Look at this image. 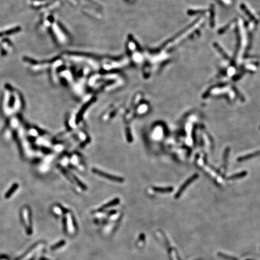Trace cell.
<instances>
[{
    "mask_svg": "<svg viewBox=\"0 0 260 260\" xmlns=\"http://www.w3.org/2000/svg\"><path fill=\"white\" fill-rule=\"evenodd\" d=\"M126 134H127V139H128V141L129 142H132V136H131V132H130V129H128V128H127L126 129Z\"/></svg>",
    "mask_w": 260,
    "mask_h": 260,
    "instance_id": "8fae6325",
    "label": "cell"
},
{
    "mask_svg": "<svg viewBox=\"0 0 260 260\" xmlns=\"http://www.w3.org/2000/svg\"><path fill=\"white\" fill-rule=\"evenodd\" d=\"M259 155H260V150L254 152H252V153H250V154H248L246 155L240 157L238 158L237 161L239 162H242L248 160H250L252 158L256 157H258Z\"/></svg>",
    "mask_w": 260,
    "mask_h": 260,
    "instance_id": "3957f363",
    "label": "cell"
},
{
    "mask_svg": "<svg viewBox=\"0 0 260 260\" xmlns=\"http://www.w3.org/2000/svg\"><path fill=\"white\" fill-rule=\"evenodd\" d=\"M92 172L94 173H95V174L99 175V176H101L102 177L108 179H110V180H111V181H113L122 183V182H123L124 181V179L122 178H121V177L109 175V174H108V173H105V172H104L103 171H101V170H99L96 169H95V168L92 169Z\"/></svg>",
    "mask_w": 260,
    "mask_h": 260,
    "instance_id": "6da1fadb",
    "label": "cell"
},
{
    "mask_svg": "<svg viewBox=\"0 0 260 260\" xmlns=\"http://www.w3.org/2000/svg\"><path fill=\"white\" fill-rule=\"evenodd\" d=\"M153 190L154 191H157V192H160V193H168V192H171L173 191V189L172 187H153Z\"/></svg>",
    "mask_w": 260,
    "mask_h": 260,
    "instance_id": "52a82bcc",
    "label": "cell"
},
{
    "mask_svg": "<svg viewBox=\"0 0 260 260\" xmlns=\"http://www.w3.org/2000/svg\"><path fill=\"white\" fill-rule=\"evenodd\" d=\"M119 199H114V200H113V201H112L111 202H110L109 203H108V204H107L104 205L103 206V209L106 208H109V207H110V206H113V205H115L119 203Z\"/></svg>",
    "mask_w": 260,
    "mask_h": 260,
    "instance_id": "9c48e42d",
    "label": "cell"
},
{
    "mask_svg": "<svg viewBox=\"0 0 260 260\" xmlns=\"http://www.w3.org/2000/svg\"><path fill=\"white\" fill-rule=\"evenodd\" d=\"M259 129H260V126H259Z\"/></svg>",
    "mask_w": 260,
    "mask_h": 260,
    "instance_id": "7c38bea8",
    "label": "cell"
},
{
    "mask_svg": "<svg viewBox=\"0 0 260 260\" xmlns=\"http://www.w3.org/2000/svg\"><path fill=\"white\" fill-rule=\"evenodd\" d=\"M17 187H18V186H17V185H16V184L13 185V187H12V189H11L8 191V193H7V195H6L5 196H6L7 198V197H9L10 196H11V195L13 193L12 192L16 189Z\"/></svg>",
    "mask_w": 260,
    "mask_h": 260,
    "instance_id": "30bf717a",
    "label": "cell"
},
{
    "mask_svg": "<svg viewBox=\"0 0 260 260\" xmlns=\"http://www.w3.org/2000/svg\"><path fill=\"white\" fill-rule=\"evenodd\" d=\"M246 175H247V172L243 171L242 172H239L238 173H236V174L232 175L229 177L228 178V180H235V179H237L239 178H243L245 176H246Z\"/></svg>",
    "mask_w": 260,
    "mask_h": 260,
    "instance_id": "277c9868",
    "label": "cell"
},
{
    "mask_svg": "<svg viewBox=\"0 0 260 260\" xmlns=\"http://www.w3.org/2000/svg\"><path fill=\"white\" fill-rule=\"evenodd\" d=\"M199 177V175L198 174H197V173H195V174H194L193 175H192L191 177H190L187 180V181L181 186V187H180V189H179V190L177 191V194L175 195V198L176 199H178V198H179L180 196H181V195H182V193L185 191V190L186 189V188L187 187L192 183V182H193L194 181H195V180L198 178Z\"/></svg>",
    "mask_w": 260,
    "mask_h": 260,
    "instance_id": "7a4b0ae2",
    "label": "cell"
},
{
    "mask_svg": "<svg viewBox=\"0 0 260 260\" xmlns=\"http://www.w3.org/2000/svg\"><path fill=\"white\" fill-rule=\"evenodd\" d=\"M229 151H230V148L229 147H228V148H226L225 149V152H224V155H223V168H224L225 169L226 168V166H227L228 159V157H229Z\"/></svg>",
    "mask_w": 260,
    "mask_h": 260,
    "instance_id": "8992f818",
    "label": "cell"
},
{
    "mask_svg": "<svg viewBox=\"0 0 260 260\" xmlns=\"http://www.w3.org/2000/svg\"><path fill=\"white\" fill-rule=\"evenodd\" d=\"M218 255L219 257H221L224 259H226L228 260H238V259L234 257H232V256H229L228 255H226L223 254V253L222 252H219L218 253Z\"/></svg>",
    "mask_w": 260,
    "mask_h": 260,
    "instance_id": "ba28073f",
    "label": "cell"
},
{
    "mask_svg": "<svg viewBox=\"0 0 260 260\" xmlns=\"http://www.w3.org/2000/svg\"><path fill=\"white\" fill-rule=\"evenodd\" d=\"M92 101H93V100H92V101H90L89 103H88V104H86V105L83 107L82 108V109L80 110V111L79 112L78 115V116H77V122H78L79 121H80L81 119V117H83V114H84V113L85 112V110H86V109H88V107H89V105L91 104V103H92Z\"/></svg>",
    "mask_w": 260,
    "mask_h": 260,
    "instance_id": "5b68a950",
    "label": "cell"
}]
</instances>
